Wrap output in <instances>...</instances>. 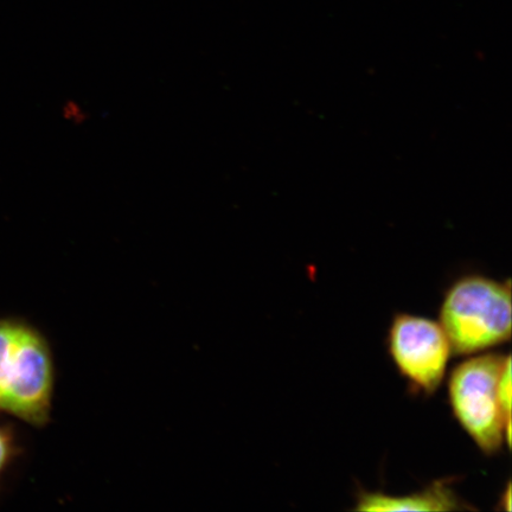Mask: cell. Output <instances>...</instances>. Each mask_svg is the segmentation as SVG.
<instances>
[{
    "instance_id": "obj_1",
    "label": "cell",
    "mask_w": 512,
    "mask_h": 512,
    "mask_svg": "<svg viewBox=\"0 0 512 512\" xmlns=\"http://www.w3.org/2000/svg\"><path fill=\"white\" fill-rule=\"evenodd\" d=\"M53 393L54 363L46 338L22 320L0 318V412L46 426Z\"/></svg>"
},
{
    "instance_id": "obj_2",
    "label": "cell",
    "mask_w": 512,
    "mask_h": 512,
    "mask_svg": "<svg viewBox=\"0 0 512 512\" xmlns=\"http://www.w3.org/2000/svg\"><path fill=\"white\" fill-rule=\"evenodd\" d=\"M440 325L456 355L497 347L511 338V285L467 275L447 291Z\"/></svg>"
},
{
    "instance_id": "obj_3",
    "label": "cell",
    "mask_w": 512,
    "mask_h": 512,
    "mask_svg": "<svg viewBox=\"0 0 512 512\" xmlns=\"http://www.w3.org/2000/svg\"><path fill=\"white\" fill-rule=\"evenodd\" d=\"M505 357L485 354L470 358L452 371L448 395L459 424L488 456L511 445V420L498 399V380Z\"/></svg>"
},
{
    "instance_id": "obj_4",
    "label": "cell",
    "mask_w": 512,
    "mask_h": 512,
    "mask_svg": "<svg viewBox=\"0 0 512 512\" xmlns=\"http://www.w3.org/2000/svg\"><path fill=\"white\" fill-rule=\"evenodd\" d=\"M388 345L396 367L415 388L427 395L439 389L452 354L440 324L427 318L396 315Z\"/></svg>"
},
{
    "instance_id": "obj_5",
    "label": "cell",
    "mask_w": 512,
    "mask_h": 512,
    "mask_svg": "<svg viewBox=\"0 0 512 512\" xmlns=\"http://www.w3.org/2000/svg\"><path fill=\"white\" fill-rule=\"evenodd\" d=\"M358 511H456L472 509L454 492L446 480L435 482L424 491L409 496L393 497L382 492H360Z\"/></svg>"
},
{
    "instance_id": "obj_6",
    "label": "cell",
    "mask_w": 512,
    "mask_h": 512,
    "mask_svg": "<svg viewBox=\"0 0 512 512\" xmlns=\"http://www.w3.org/2000/svg\"><path fill=\"white\" fill-rule=\"evenodd\" d=\"M17 456V445L14 434L8 427L0 425V480Z\"/></svg>"
},
{
    "instance_id": "obj_7",
    "label": "cell",
    "mask_w": 512,
    "mask_h": 512,
    "mask_svg": "<svg viewBox=\"0 0 512 512\" xmlns=\"http://www.w3.org/2000/svg\"><path fill=\"white\" fill-rule=\"evenodd\" d=\"M498 399L502 412L508 420H511V357H505L501 375L498 380Z\"/></svg>"
},
{
    "instance_id": "obj_8",
    "label": "cell",
    "mask_w": 512,
    "mask_h": 512,
    "mask_svg": "<svg viewBox=\"0 0 512 512\" xmlns=\"http://www.w3.org/2000/svg\"><path fill=\"white\" fill-rule=\"evenodd\" d=\"M61 117L69 125H85L89 119V111L79 100L67 99L61 106Z\"/></svg>"
},
{
    "instance_id": "obj_9",
    "label": "cell",
    "mask_w": 512,
    "mask_h": 512,
    "mask_svg": "<svg viewBox=\"0 0 512 512\" xmlns=\"http://www.w3.org/2000/svg\"><path fill=\"white\" fill-rule=\"evenodd\" d=\"M501 508L503 510L510 511L511 510V485L510 483L507 486V490H505L502 499H501Z\"/></svg>"
}]
</instances>
